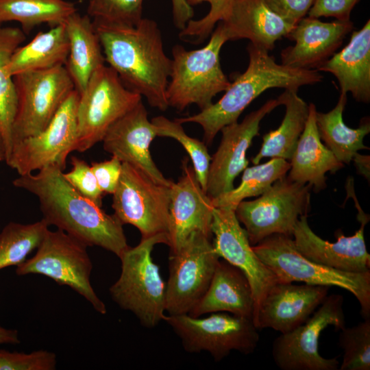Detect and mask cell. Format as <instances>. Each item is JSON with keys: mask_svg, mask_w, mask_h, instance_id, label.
<instances>
[{"mask_svg": "<svg viewBox=\"0 0 370 370\" xmlns=\"http://www.w3.org/2000/svg\"><path fill=\"white\" fill-rule=\"evenodd\" d=\"M14 186L35 195L42 219L77 239L87 247L97 246L119 258L130 247L123 225L114 214L77 191L64 177L63 170L50 165L18 175Z\"/></svg>", "mask_w": 370, "mask_h": 370, "instance_id": "1", "label": "cell"}, {"mask_svg": "<svg viewBox=\"0 0 370 370\" xmlns=\"http://www.w3.org/2000/svg\"><path fill=\"white\" fill-rule=\"evenodd\" d=\"M93 23L105 62L123 84L145 97L151 107L166 110L169 108L166 90L172 60L165 53L156 21L143 18L135 26Z\"/></svg>", "mask_w": 370, "mask_h": 370, "instance_id": "2", "label": "cell"}, {"mask_svg": "<svg viewBox=\"0 0 370 370\" xmlns=\"http://www.w3.org/2000/svg\"><path fill=\"white\" fill-rule=\"evenodd\" d=\"M249 64L216 103L199 113L175 120L182 124L195 123L204 130V142L210 145L225 125L238 121L243 110L260 95L271 88L298 90L306 85L322 81L316 69L306 70L278 64L269 51L249 43Z\"/></svg>", "mask_w": 370, "mask_h": 370, "instance_id": "3", "label": "cell"}, {"mask_svg": "<svg viewBox=\"0 0 370 370\" xmlns=\"http://www.w3.org/2000/svg\"><path fill=\"white\" fill-rule=\"evenodd\" d=\"M160 243L168 245L167 234L141 238L137 245L129 247L119 258L120 276L109 289L113 301L148 328L156 327L166 317V284L152 258L155 245Z\"/></svg>", "mask_w": 370, "mask_h": 370, "instance_id": "4", "label": "cell"}, {"mask_svg": "<svg viewBox=\"0 0 370 370\" xmlns=\"http://www.w3.org/2000/svg\"><path fill=\"white\" fill-rule=\"evenodd\" d=\"M227 41L219 22L205 47L190 51L180 45L173 47L171 79L166 90L169 107L182 111L195 104L202 110L230 87L231 82L220 63V51Z\"/></svg>", "mask_w": 370, "mask_h": 370, "instance_id": "5", "label": "cell"}, {"mask_svg": "<svg viewBox=\"0 0 370 370\" xmlns=\"http://www.w3.org/2000/svg\"><path fill=\"white\" fill-rule=\"evenodd\" d=\"M252 248L278 282H304L344 288L357 299L363 319L370 318V271L346 272L317 263L303 256L293 238L284 234H272Z\"/></svg>", "mask_w": 370, "mask_h": 370, "instance_id": "6", "label": "cell"}, {"mask_svg": "<svg viewBox=\"0 0 370 370\" xmlns=\"http://www.w3.org/2000/svg\"><path fill=\"white\" fill-rule=\"evenodd\" d=\"M87 247L61 230L49 229L35 254L16 267V273L42 275L60 285L69 286L86 299L97 312L105 314L106 306L90 283L92 264Z\"/></svg>", "mask_w": 370, "mask_h": 370, "instance_id": "7", "label": "cell"}, {"mask_svg": "<svg viewBox=\"0 0 370 370\" xmlns=\"http://www.w3.org/2000/svg\"><path fill=\"white\" fill-rule=\"evenodd\" d=\"M141 101L111 67L100 66L79 94L75 151L84 152L102 141L110 126Z\"/></svg>", "mask_w": 370, "mask_h": 370, "instance_id": "8", "label": "cell"}, {"mask_svg": "<svg viewBox=\"0 0 370 370\" xmlns=\"http://www.w3.org/2000/svg\"><path fill=\"white\" fill-rule=\"evenodd\" d=\"M164 321L180 338L186 352H208L216 362L233 350L251 354L260 339L251 319L225 312H212L204 318L188 314L166 315Z\"/></svg>", "mask_w": 370, "mask_h": 370, "instance_id": "9", "label": "cell"}, {"mask_svg": "<svg viewBox=\"0 0 370 370\" xmlns=\"http://www.w3.org/2000/svg\"><path fill=\"white\" fill-rule=\"evenodd\" d=\"M311 189L286 175L256 199L241 201L235 214L244 225L250 244L254 246L275 234L293 237L299 217L310 210Z\"/></svg>", "mask_w": 370, "mask_h": 370, "instance_id": "10", "label": "cell"}, {"mask_svg": "<svg viewBox=\"0 0 370 370\" xmlns=\"http://www.w3.org/2000/svg\"><path fill=\"white\" fill-rule=\"evenodd\" d=\"M13 79L17 108L11 149L16 143L42 131L75 89L65 65L21 73L14 75Z\"/></svg>", "mask_w": 370, "mask_h": 370, "instance_id": "11", "label": "cell"}, {"mask_svg": "<svg viewBox=\"0 0 370 370\" xmlns=\"http://www.w3.org/2000/svg\"><path fill=\"white\" fill-rule=\"evenodd\" d=\"M171 186L158 184L140 169L122 162L112 194L113 214L123 225L136 227L143 238L167 234Z\"/></svg>", "mask_w": 370, "mask_h": 370, "instance_id": "12", "label": "cell"}, {"mask_svg": "<svg viewBox=\"0 0 370 370\" xmlns=\"http://www.w3.org/2000/svg\"><path fill=\"white\" fill-rule=\"evenodd\" d=\"M220 257L211 237L195 232L169 254L166 284V312L188 314L207 291Z\"/></svg>", "mask_w": 370, "mask_h": 370, "instance_id": "13", "label": "cell"}, {"mask_svg": "<svg viewBox=\"0 0 370 370\" xmlns=\"http://www.w3.org/2000/svg\"><path fill=\"white\" fill-rule=\"evenodd\" d=\"M343 297L328 295L319 308L303 324L281 334L273 343L272 356L282 370H337V358H325L319 352L321 332L330 325L336 330L345 327Z\"/></svg>", "mask_w": 370, "mask_h": 370, "instance_id": "14", "label": "cell"}, {"mask_svg": "<svg viewBox=\"0 0 370 370\" xmlns=\"http://www.w3.org/2000/svg\"><path fill=\"white\" fill-rule=\"evenodd\" d=\"M79 93L72 91L47 126L38 134L13 145L5 163L18 175L56 165L63 171L77 139V108Z\"/></svg>", "mask_w": 370, "mask_h": 370, "instance_id": "15", "label": "cell"}, {"mask_svg": "<svg viewBox=\"0 0 370 370\" xmlns=\"http://www.w3.org/2000/svg\"><path fill=\"white\" fill-rule=\"evenodd\" d=\"M211 232L214 235L212 245L218 256L238 268L247 277L254 299V316L269 291L278 282L276 276L253 250L235 209L214 208Z\"/></svg>", "mask_w": 370, "mask_h": 370, "instance_id": "16", "label": "cell"}, {"mask_svg": "<svg viewBox=\"0 0 370 370\" xmlns=\"http://www.w3.org/2000/svg\"><path fill=\"white\" fill-rule=\"evenodd\" d=\"M278 106L281 105L277 99H270L242 122L232 123L221 130V140L211 157L207 179L206 192L211 199L234 188V180L249 164L246 153L254 138L259 134L261 121Z\"/></svg>", "mask_w": 370, "mask_h": 370, "instance_id": "17", "label": "cell"}, {"mask_svg": "<svg viewBox=\"0 0 370 370\" xmlns=\"http://www.w3.org/2000/svg\"><path fill=\"white\" fill-rule=\"evenodd\" d=\"M360 228L352 236H345L341 230L335 232L336 241L322 239L309 226L308 214L299 217L293 232L297 250L305 257L320 264L338 271L363 273L370 271V256L365 245L364 231L369 216L357 208Z\"/></svg>", "mask_w": 370, "mask_h": 370, "instance_id": "18", "label": "cell"}, {"mask_svg": "<svg viewBox=\"0 0 370 370\" xmlns=\"http://www.w3.org/2000/svg\"><path fill=\"white\" fill-rule=\"evenodd\" d=\"M182 173L171 186L168 246L175 252L189 236L199 232L212 237L211 225L214 206L212 199L201 188L188 160L182 162Z\"/></svg>", "mask_w": 370, "mask_h": 370, "instance_id": "19", "label": "cell"}, {"mask_svg": "<svg viewBox=\"0 0 370 370\" xmlns=\"http://www.w3.org/2000/svg\"><path fill=\"white\" fill-rule=\"evenodd\" d=\"M156 136V127L141 101L110 126L101 142L104 150L122 162L140 169L158 184L171 186L173 181L163 175L150 153Z\"/></svg>", "mask_w": 370, "mask_h": 370, "instance_id": "20", "label": "cell"}, {"mask_svg": "<svg viewBox=\"0 0 370 370\" xmlns=\"http://www.w3.org/2000/svg\"><path fill=\"white\" fill-rule=\"evenodd\" d=\"M330 286L278 282L267 293L253 321L259 329L281 334L304 323L328 295Z\"/></svg>", "mask_w": 370, "mask_h": 370, "instance_id": "21", "label": "cell"}, {"mask_svg": "<svg viewBox=\"0 0 370 370\" xmlns=\"http://www.w3.org/2000/svg\"><path fill=\"white\" fill-rule=\"evenodd\" d=\"M354 29L352 21L323 22L306 16L286 37L295 42L281 52L282 64L299 69H317L342 45Z\"/></svg>", "mask_w": 370, "mask_h": 370, "instance_id": "22", "label": "cell"}, {"mask_svg": "<svg viewBox=\"0 0 370 370\" xmlns=\"http://www.w3.org/2000/svg\"><path fill=\"white\" fill-rule=\"evenodd\" d=\"M219 23L228 41L246 38L267 51L295 27L273 13L264 0H233Z\"/></svg>", "mask_w": 370, "mask_h": 370, "instance_id": "23", "label": "cell"}, {"mask_svg": "<svg viewBox=\"0 0 370 370\" xmlns=\"http://www.w3.org/2000/svg\"><path fill=\"white\" fill-rule=\"evenodd\" d=\"M225 312L253 320L254 299L250 284L245 274L225 260L218 262L210 285L188 314Z\"/></svg>", "mask_w": 370, "mask_h": 370, "instance_id": "24", "label": "cell"}, {"mask_svg": "<svg viewBox=\"0 0 370 370\" xmlns=\"http://www.w3.org/2000/svg\"><path fill=\"white\" fill-rule=\"evenodd\" d=\"M332 73L341 93L350 92L358 102L370 101V20L354 31L348 44L317 69Z\"/></svg>", "mask_w": 370, "mask_h": 370, "instance_id": "25", "label": "cell"}, {"mask_svg": "<svg viewBox=\"0 0 370 370\" xmlns=\"http://www.w3.org/2000/svg\"><path fill=\"white\" fill-rule=\"evenodd\" d=\"M316 112L314 104L310 103L305 128L290 160L287 177L292 181L308 184L319 192L326 187V173H335L344 164L322 143L316 125Z\"/></svg>", "mask_w": 370, "mask_h": 370, "instance_id": "26", "label": "cell"}, {"mask_svg": "<svg viewBox=\"0 0 370 370\" xmlns=\"http://www.w3.org/2000/svg\"><path fill=\"white\" fill-rule=\"evenodd\" d=\"M64 23L69 43L65 66L80 94L92 73L105 64V58L95 25L88 14L75 12Z\"/></svg>", "mask_w": 370, "mask_h": 370, "instance_id": "27", "label": "cell"}, {"mask_svg": "<svg viewBox=\"0 0 370 370\" xmlns=\"http://www.w3.org/2000/svg\"><path fill=\"white\" fill-rule=\"evenodd\" d=\"M69 49L64 23L38 32L28 43L18 47L7 64L8 74L14 77L21 73L65 65Z\"/></svg>", "mask_w": 370, "mask_h": 370, "instance_id": "28", "label": "cell"}, {"mask_svg": "<svg viewBox=\"0 0 370 370\" xmlns=\"http://www.w3.org/2000/svg\"><path fill=\"white\" fill-rule=\"evenodd\" d=\"M285 106L280 125L262 136L259 152L251 159L254 164L266 157L290 160L302 134L309 114V105L297 95V90L286 89L277 99Z\"/></svg>", "mask_w": 370, "mask_h": 370, "instance_id": "29", "label": "cell"}, {"mask_svg": "<svg viewBox=\"0 0 370 370\" xmlns=\"http://www.w3.org/2000/svg\"><path fill=\"white\" fill-rule=\"evenodd\" d=\"M347 94H340L336 106L330 111L316 112V125L321 140L342 163L349 164L354 154L368 149L363 143L370 132L369 118L362 119L358 128H351L343 122V113L347 103Z\"/></svg>", "mask_w": 370, "mask_h": 370, "instance_id": "30", "label": "cell"}, {"mask_svg": "<svg viewBox=\"0 0 370 370\" xmlns=\"http://www.w3.org/2000/svg\"><path fill=\"white\" fill-rule=\"evenodd\" d=\"M75 12V4L65 0H0V24L16 21L28 33L40 24L64 23Z\"/></svg>", "mask_w": 370, "mask_h": 370, "instance_id": "31", "label": "cell"}, {"mask_svg": "<svg viewBox=\"0 0 370 370\" xmlns=\"http://www.w3.org/2000/svg\"><path fill=\"white\" fill-rule=\"evenodd\" d=\"M25 40V34L22 29L0 26V131L5 146V160L11 150L12 126L17 108L15 84L6 66L14 51Z\"/></svg>", "mask_w": 370, "mask_h": 370, "instance_id": "32", "label": "cell"}, {"mask_svg": "<svg viewBox=\"0 0 370 370\" xmlns=\"http://www.w3.org/2000/svg\"><path fill=\"white\" fill-rule=\"evenodd\" d=\"M290 162L282 158H271L263 164L246 167L240 184L231 191L212 199L214 208L227 206L236 209L245 199L260 196L276 180L286 175Z\"/></svg>", "mask_w": 370, "mask_h": 370, "instance_id": "33", "label": "cell"}, {"mask_svg": "<svg viewBox=\"0 0 370 370\" xmlns=\"http://www.w3.org/2000/svg\"><path fill=\"white\" fill-rule=\"evenodd\" d=\"M49 227L42 219L32 223L5 225L0 232V271L25 261L37 248Z\"/></svg>", "mask_w": 370, "mask_h": 370, "instance_id": "34", "label": "cell"}, {"mask_svg": "<svg viewBox=\"0 0 370 370\" xmlns=\"http://www.w3.org/2000/svg\"><path fill=\"white\" fill-rule=\"evenodd\" d=\"M156 126L157 136L169 137L177 140L188 154L196 177L206 191L211 156L204 142L189 136L182 124L171 121L164 116H158L151 119Z\"/></svg>", "mask_w": 370, "mask_h": 370, "instance_id": "35", "label": "cell"}, {"mask_svg": "<svg viewBox=\"0 0 370 370\" xmlns=\"http://www.w3.org/2000/svg\"><path fill=\"white\" fill-rule=\"evenodd\" d=\"M339 346L343 350L341 370L370 369V318L352 328L339 330Z\"/></svg>", "mask_w": 370, "mask_h": 370, "instance_id": "36", "label": "cell"}, {"mask_svg": "<svg viewBox=\"0 0 370 370\" xmlns=\"http://www.w3.org/2000/svg\"><path fill=\"white\" fill-rule=\"evenodd\" d=\"M87 14L96 23L135 26L143 18V0H86Z\"/></svg>", "mask_w": 370, "mask_h": 370, "instance_id": "37", "label": "cell"}, {"mask_svg": "<svg viewBox=\"0 0 370 370\" xmlns=\"http://www.w3.org/2000/svg\"><path fill=\"white\" fill-rule=\"evenodd\" d=\"M233 0H186L191 7L204 1L210 3L208 13L202 18L190 20L180 31L179 36L185 41L199 44L213 32L215 25L222 20Z\"/></svg>", "mask_w": 370, "mask_h": 370, "instance_id": "38", "label": "cell"}, {"mask_svg": "<svg viewBox=\"0 0 370 370\" xmlns=\"http://www.w3.org/2000/svg\"><path fill=\"white\" fill-rule=\"evenodd\" d=\"M56 355L47 350L31 353L0 349V370H54Z\"/></svg>", "mask_w": 370, "mask_h": 370, "instance_id": "39", "label": "cell"}, {"mask_svg": "<svg viewBox=\"0 0 370 370\" xmlns=\"http://www.w3.org/2000/svg\"><path fill=\"white\" fill-rule=\"evenodd\" d=\"M71 169L63 172L65 180L81 195L102 207L104 193L100 189L96 177L85 160L77 156L71 158Z\"/></svg>", "mask_w": 370, "mask_h": 370, "instance_id": "40", "label": "cell"}, {"mask_svg": "<svg viewBox=\"0 0 370 370\" xmlns=\"http://www.w3.org/2000/svg\"><path fill=\"white\" fill-rule=\"evenodd\" d=\"M90 167L101 191L112 195L119 182L122 162L112 156L109 160L92 162Z\"/></svg>", "mask_w": 370, "mask_h": 370, "instance_id": "41", "label": "cell"}, {"mask_svg": "<svg viewBox=\"0 0 370 370\" xmlns=\"http://www.w3.org/2000/svg\"><path fill=\"white\" fill-rule=\"evenodd\" d=\"M360 0H314L308 16L334 17L338 21H349L351 12Z\"/></svg>", "mask_w": 370, "mask_h": 370, "instance_id": "42", "label": "cell"}, {"mask_svg": "<svg viewBox=\"0 0 370 370\" xmlns=\"http://www.w3.org/2000/svg\"><path fill=\"white\" fill-rule=\"evenodd\" d=\"M276 15L295 26L308 14L314 0H264Z\"/></svg>", "mask_w": 370, "mask_h": 370, "instance_id": "43", "label": "cell"}, {"mask_svg": "<svg viewBox=\"0 0 370 370\" xmlns=\"http://www.w3.org/2000/svg\"><path fill=\"white\" fill-rule=\"evenodd\" d=\"M173 21L174 25L180 31L194 16V11L186 0H171Z\"/></svg>", "mask_w": 370, "mask_h": 370, "instance_id": "44", "label": "cell"}, {"mask_svg": "<svg viewBox=\"0 0 370 370\" xmlns=\"http://www.w3.org/2000/svg\"><path fill=\"white\" fill-rule=\"evenodd\" d=\"M18 343H20V338L18 331L4 328L0 324V344L16 345Z\"/></svg>", "mask_w": 370, "mask_h": 370, "instance_id": "45", "label": "cell"}, {"mask_svg": "<svg viewBox=\"0 0 370 370\" xmlns=\"http://www.w3.org/2000/svg\"><path fill=\"white\" fill-rule=\"evenodd\" d=\"M352 160H354L358 173L369 179V156L359 154L356 152Z\"/></svg>", "mask_w": 370, "mask_h": 370, "instance_id": "46", "label": "cell"}, {"mask_svg": "<svg viewBox=\"0 0 370 370\" xmlns=\"http://www.w3.org/2000/svg\"><path fill=\"white\" fill-rule=\"evenodd\" d=\"M5 155H6L5 146L4 140L0 131V162L2 161H5Z\"/></svg>", "mask_w": 370, "mask_h": 370, "instance_id": "47", "label": "cell"}]
</instances>
